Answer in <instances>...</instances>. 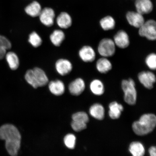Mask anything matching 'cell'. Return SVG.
<instances>
[{"mask_svg":"<svg viewBox=\"0 0 156 156\" xmlns=\"http://www.w3.org/2000/svg\"><path fill=\"white\" fill-rule=\"evenodd\" d=\"M156 117L153 114H146L142 115L140 120L132 125L133 131L138 136H144L150 133L154 129Z\"/></svg>","mask_w":156,"mask_h":156,"instance_id":"obj_2","label":"cell"},{"mask_svg":"<svg viewBox=\"0 0 156 156\" xmlns=\"http://www.w3.org/2000/svg\"><path fill=\"white\" fill-rule=\"evenodd\" d=\"M73 121L80 123L86 124L89 121V117L86 113L80 112L75 113L72 116Z\"/></svg>","mask_w":156,"mask_h":156,"instance_id":"obj_27","label":"cell"},{"mask_svg":"<svg viewBox=\"0 0 156 156\" xmlns=\"http://www.w3.org/2000/svg\"><path fill=\"white\" fill-rule=\"evenodd\" d=\"M126 17L129 24L136 28H139L145 22L143 15L137 12L129 11Z\"/></svg>","mask_w":156,"mask_h":156,"instance_id":"obj_9","label":"cell"},{"mask_svg":"<svg viewBox=\"0 0 156 156\" xmlns=\"http://www.w3.org/2000/svg\"><path fill=\"white\" fill-rule=\"evenodd\" d=\"M116 46L121 48H126L129 45L130 40L127 33L123 30L118 31L114 38Z\"/></svg>","mask_w":156,"mask_h":156,"instance_id":"obj_10","label":"cell"},{"mask_svg":"<svg viewBox=\"0 0 156 156\" xmlns=\"http://www.w3.org/2000/svg\"><path fill=\"white\" fill-rule=\"evenodd\" d=\"M76 138L73 134H69L64 138V144L69 149H73L75 147Z\"/></svg>","mask_w":156,"mask_h":156,"instance_id":"obj_30","label":"cell"},{"mask_svg":"<svg viewBox=\"0 0 156 156\" xmlns=\"http://www.w3.org/2000/svg\"><path fill=\"white\" fill-rule=\"evenodd\" d=\"M39 17L43 24L46 27H50L54 24L55 14L53 9L46 7L42 9Z\"/></svg>","mask_w":156,"mask_h":156,"instance_id":"obj_7","label":"cell"},{"mask_svg":"<svg viewBox=\"0 0 156 156\" xmlns=\"http://www.w3.org/2000/svg\"><path fill=\"white\" fill-rule=\"evenodd\" d=\"M5 58L9 68L11 70L14 71L19 68V60L18 56L15 52L13 51L7 52Z\"/></svg>","mask_w":156,"mask_h":156,"instance_id":"obj_19","label":"cell"},{"mask_svg":"<svg viewBox=\"0 0 156 156\" xmlns=\"http://www.w3.org/2000/svg\"><path fill=\"white\" fill-rule=\"evenodd\" d=\"M21 136L16 127L10 124L0 127V139L5 140L8 153L12 156L17 155L21 146Z\"/></svg>","mask_w":156,"mask_h":156,"instance_id":"obj_1","label":"cell"},{"mask_svg":"<svg viewBox=\"0 0 156 156\" xmlns=\"http://www.w3.org/2000/svg\"><path fill=\"white\" fill-rule=\"evenodd\" d=\"M29 42L34 48L40 46L42 44L41 38L36 32H34L29 35Z\"/></svg>","mask_w":156,"mask_h":156,"instance_id":"obj_28","label":"cell"},{"mask_svg":"<svg viewBox=\"0 0 156 156\" xmlns=\"http://www.w3.org/2000/svg\"><path fill=\"white\" fill-rule=\"evenodd\" d=\"M65 38V35L63 31L55 30L50 35V38L51 41L54 46H60Z\"/></svg>","mask_w":156,"mask_h":156,"instance_id":"obj_22","label":"cell"},{"mask_svg":"<svg viewBox=\"0 0 156 156\" xmlns=\"http://www.w3.org/2000/svg\"><path fill=\"white\" fill-rule=\"evenodd\" d=\"M55 68L58 74L64 76L71 73L73 70V66L69 60L60 58L56 62Z\"/></svg>","mask_w":156,"mask_h":156,"instance_id":"obj_11","label":"cell"},{"mask_svg":"<svg viewBox=\"0 0 156 156\" xmlns=\"http://www.w3.org/2000/svg\"><path fill=\"white\" fill-rule=\"evenodd\" d=\"M25 78L27 83L35 89L44 86L48 82V78L45 73L38 67L27 71Z\"/></svg>","mask_w":156,"mask_h":156,"instance_id":"obj_3","label":"cell"},{"mask_svg":"<svg viewBox=\"0 0 156 156\" xmlns=\"http://www.w3.org/2000/svg\"><path fill=\"white\" fill-rule=\"evenodd\" d=\"M100 26L103 30L108 31L112 30L115 27L116 22L115 19L110 16H107L101 20Z\"/></svg>","mask_w":156,"mask_h":156,"instance_id":"obj_25","label":"cell"},{"mask_svg":"<svg viewBox=\"0 0 156 156\" xmlns=\"http://www.w3.org/2000/svg\"><path fill=\"white\" fill-rule=\"evenodd\" d=\"M156 149L155 147L152 146L149 149V153L151 156H156Z\"/></svg>","mask_w":156,"mask_h":156,"instance_id":"obj_32","label":"cell"},{"mask_svg":"<svg viewBox=\"0 0 156 156\" xmlns=\"http://www.w3.org/2000/svg\"><path fill=\"white\" fill-rule=\"evenodd\" d=\"M145 63L149 69L155 70L156 69V55L151 53L146 56L145 60Z\"/></svg>","mask_w":156,"mask_h":156,"instance_id":"obj_29","label":"cell"},{"mask_svg":"<svg viewBox=\"0 0 156 156\" xmlns=\"http://www.w3.org/2000/svg\"><path fill=\"white\" fill-rule=\"evenodd\" d=\"M98 51L102 57L107 58L114 55L116 51L114 41L109 38L103 39L99 43Z\"/></svg>","mask_w":156,"mask_h":156,"instance_id":"obj_6","label":"cell"},{"mask_svg":"<svg viewBox=\"0 0 156 156\" xmlns=\"http://www.w3.org/2000/svg\"><path fill=\"white\" fill-rule=\"evenodd\" d=\"M48 87L50 92L56 96L62 95L65 91L64 84L59 80L50 82L49 83Z\"/></svg>","mask_w":156,"mask_h":156,"instance_id":"obj_16","label":"cell"},{"mask_svg":"<svg viewBox=\"0 0 156 156\" xmlns=\"http://www.w3.org/2000/svg\"><path fill=\"white\" fill-rule=\"evenodd\" d=\"M85 83L81 78H78L72 82L69 86V90L72 95L78 96L84 90Z\"/></svg>","mask_w":156,"mask_h":156,"instance_id":"obj_14","label":"cell"},{"mask_svg":"<svg viewBox=\"0 0 156 156\" xmlns=\"http://www.w3.org/2000/svg\"><path fill=\"white\" fill-rule=\"evenodd\" d=\"M12 48L11 43L7 37L0 35V60L5 58L6 54Z\"/></svg>","mask_w":156,"mask_h":156,"instance_id":"obj_21","label":"cell"},{"mask_svg":"<svg viewBox=\"0 0 156 156\" xmlns=\"http://www.w3.org/2000/svg\"><path fill=\"white\" fill-rule=\"evenodd\" d=\"M71 126L74 131L76 132H80L87 127V124H80L73 121L71 122Z\"/></svg>","mask_w":156,"mask_h":156,"instance_id":"obj_31","label":"cell"},{"mask_svg":"<svg viewBox=\"0 0 156 156\" xmlns=\"http://www.w3.org/2000/svg\"><path fill=\"white\" fill-rule=\"evenodd\" d=\"M90 88L91 91L95 95H100L104 93V85L99 80H94L91 82Z\"/></svg>","mask_w":156,"mask_h":156,"instance_id":"obj_26","label":"cell"},{"mask_svg":"<svg viewBox=\"0 0 156 156\" xmlns=\"http://www.w3.org/2000/svg\"><path fill=\"white\" fill-rule=\"evenodd\" d=\"M90 113L94 118L99 120L103 119L105 116V110L102 106L99 104H95L90 108Z\"/></svg>","mask_w":156,"mask_h":156,"instance_id":"obj_23","label":"cell"},{"mask_svg":"<svg viewBox=\"0 0 156 156\" xmlns=\"http://www.w3.org/2000/svg\"><path fill=\"white\" fill-rule=\"evenodd\" d=\"M140 36L150 41H155L156 39V23L154 20L145 21L138 30Z\"/></svg>","mask_w":156,"mask_h":156,"instance_id":"obj_5","label":"cell"},{"mask_svg":"<svg viewBox=\"0 0 156 156\" xmlns=\"http://www.w3.org/2000/svg\"><path fill=\"white\" fill-rule=\"evenodd\" d=\"M129 151L134 156H143L145 153V148L143 145L138 142H133L130 144Z\"/></svg>","mask_w":156,"mask_h":156,"instance_id":"obj_24","label":"cell"},{"mask_svg":"<svg viewBox=\"0 0 156 156\" xmlns=\"http://www.w3.org/2000/svg\"><path fill=\"white\" fill-rule=\"evenodd\" d=\"M41 6L36 1H34L25 7V11L27 15L35 17L39 16L42 10Z\"/></svg>","mask_w":156,"mask_h":156,"instance_id":"obj_18","label":"cell"},{"mask_svg":"<svg viewBox=\"0 0 156 156\" xmlns=\"http://www.w3.org/2000/svg\"><path fill=\"white\" fill-rule=\"evenodd\" d=\"M56 21L58 26L61 28L64 29L69 28L73 23L71 16L65 12H61L58 15Z\"/></svg>","mask_w":156,"mask_h":156,"instance_id":"obj_15","label":"cell"},{"mask_svg":"<svg viewBox=\"0 0 156 156\" xmlns=\"http://www.w3.org/2000/svg\"><path fill=\"white\" fill-rule=\"evenodd\" d=\"M138 79L144 87L149 89L153 88L154 84L156 81L154 74L148 71L140 73L138 75Z\"/></svg>","mask_w":156,"mask_h":156,"instance_id":"obj_8","label":"cell"},{"mask_svg":"<svg viewBox=\"0 0 156 156\" xmlns=\"http://www.w3.org/2000/svg\"><path fill=\"white\" fill-rule=\"evenodd\" d=\"M96 67L99 73H106L112 69V66L110 60L107 58L103 57L97 60Z\"/></svg>","mask_w":156,"mask_h":156,"instance_id":"obj_17","label":"cell"},{"mask_svg":"<svg viewBox=\"0 0 156 156\" xmlns=\"http://www.w3.org/2000/svg\"><path fill=\"white\" fill-rule=\"evenodd\" d=\"M109 115L113 119H116L119 118L121 113L123 110L122 105L116 102L111 103L109 105Z\"/></svg>","mask_w":156,"mask_h":156,"instance_id":"obj_20","label":"cell"},{"mask_svg":"<svg viewBox=\"0 0 156 156\" xmlns=\"http://www.w3.org/2000/svg\"><path fill=\"white\" fill-rule=\"evenodd\" d=\"M135 83L133 80H122V86L124 93V100L128 104L133 105L135 104L136 99V92Z\"/></svg>","mask_w":156,"mask_h":156,"instance_id":"obj_4","label":"cell"},{"mask_svg":"<svg viewBox=\"0 0 156 156\" xmlns=\"http://www.w3.org/2000/svg\"><path fill=\"white\" fill-rule=\"evenodd\" d=\"M79 54L81 59L86 63L93 62L96 58V53L94 49L90 46L83 47L79 50Z\"/></svg>","mask_w":156,"mask_h":156,"instance_id":"obj_12","label":"cell"},{"mask_svg":"<svg viewBox=\"0 0 156 156\" xmlns=\"http://www.w3.org/2000/svg\"><path fill=\"white\" fill-rule=\"evenodd\" d=\"M135 5L136 12L142 15L151 13L153 9L151 0H136Z\"/></svg>","mask_w":156,"mask_h":156,"instance_id":"obj_13","label":"cell"}]
</instances>
